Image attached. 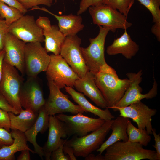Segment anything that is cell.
<instances>
[{
  "label": "cell",
  "mask_w": 160,
  "mask_h": 160,
  "mask_svg": "<svg viewBox=\"0 0 160 160\" xmlns=\"http://www.w3.org/2000/svg\"><path fill=\"white\" fill-rule=\"evenodd\" d=\"M96 84L111 108L121 100L129 87L128 78L120 79L115 70L107 63L103 65L94 75Z\"/></svg>",
  "instance_id": "1"
},
{
  "label": "cell",
  "mask_w": 160,
  "mask_h": 160,
  "mask_svg": "<svg viewBox=\"0 0 160 160\" xmlns=\"http://www.w3.org/2000/svg\"><path fill=\"white\" fill-rule=\"evenodd\" d=\"M113 120L105 121L101 127L89 134L81 137L73 135L70 139H68L64 144L72 148L76 157L85 158L99 148L103 143L111 129Z\"/></svg>",
  "instance_id": "2"
},
{
  "label": "cell",
  "mask_w": 160,
  "mask_h": 160,
  "mask_svg": "<svg viewBox=\"0 0 160 160\" xmlns=\"http://www.w3.org/2000/svg\"><path fill=\"white\" fill-rule=\"evenodd\" d=\"M143 146L128 140L117 141L105 149L104 160H158L155 151L144 149Z\"/></svg>",
  "instance_id": "3"
},
{
  "label": "cell",
  "mask_w": 160,
  "mask_h": 160,
  "mask_svg": "<svg viewBox=\"0 0 160 160\" xmlns=\"http://www.w3.org/2000/svg\"><path fill=\"white\" fill-rule=\"evenodd\" d=\"M23 81L19 71L4 60L2 76L0 82V94L19 113L23 109L19 95Z\"/></svg>",
  "instance_id": "4"
},
{
  "label": "cell",
  "mask_w": 160,
  "mask_h": 160,
  "mask_svg": "<svg viewBox=\"0 0 160 160\" xmlns=\"http://www.w3.org/2000/svg\"><path fill=\"white\" fill-rule=\"evenodd\" d=\"M99 33L94 38L89 39L90 44L86 48L81 47V49L85 64L89 70L94 75L100 68L106 64L105 57V39L110 29L98 26Z\"/></svg>",
  "instance_id": "5"
},
{
  "label": "cell",
  "mask_w": 160,
  "mask_h": 160,
  "mask_svg": "<svg viewBox=\"0 0 160 160\" xmlns=\"http://www.w3.org/2000/svg\"><path fill=\"white\" fill-rule=\"evenodd\" d=\"M88 9L94 24L108 28L113 33L118 29L126 30L132 25L126 16L107 5L102 4Z\"/></svg>",
  "instance_id": "6"
},
{
  "label": "cell",
  "mask_w": 160,
  "mask_h": 160,
  "mask_svg": "<svg viewBox=\"0 0 160 160\" xmlns=\"http://www.w3.org/2000/svg\"><path fill=\"white\" fill-rule=\"evenodd\" d=\"M50 60L46 71L47 80L52 81L60 89L65 86L74 87L77 74L60 55H50Z\"/></svg>",
  "instance_id": "7"
},
{
  "label": "cell",
  "mask_w": 160,
  "mask_h": 160,
  "mask_svg": "<svg viewBox=\"0 0 160 160\" xmlns=\"http://www.w3.org/2000/svg\"><path fill=\"white\" fill-rule=\"evenodd\" d=\"M65 125L68 137L76 135L81 137L94 131L101 127L105 121L99 118H95L84 116L81 113L73 115L63 113L55 116Z\"/></svg>",
  "instance_id": "8"
},
{
  "label": "cell",
  "mask_w": 160,
  "mask_h": 160,
  "mask_svg": "<svg viewBox=\"0 0 160 160\" xmlns=\"http://www.w3.org/2000/svg\"><path fill=\"white\" fill-rule=\"evenodd\" d=\"M47 80L49 95L48 98L45 100L44 106L49 116L64 113L75 115L78 113L83 114L85 112L79 106L71 102L68 96L63 94L52 81Z\"/></svg>",
  "instance_id": "9"
},
{
  "label": "cell",
  "mask_w": 160,
  "mask_h": 160,
  "mask_svg": "<svg viewBox=\"0 0 160 160\" xmlns=\"http://www.w3.org/2000/svg\"><path fill=\"white\" fill-rule=\"evenodd\" d=\"M50 60V55L41 43H26L25 68L27 77H36L41 72L46 71Z\"/></svg>",
  "instance_id": "10"
},
{
  "label": "cell",
  "mask_w": 160,
  "mask_h": 160,
  "mask_svg": "<svg viewBox=\"0 0 160 160\" xmlns=\"http://www.w3.org/2000/svg\"><path fill=\"white\" fill-rule=\"evenodd\" d=\"M142 70L137 73L129 72L126 74L130 81L129 85L124 95L119 102L111 108L123 107L143 99H151L155 97L158 92V84L154 77V82L152 89L146 94H143L142 88L140 85L142 81Z\"/></svg>",
  "instance_id": "11"
},
{
  "label": "cell",
  "mask_w": 160,
  "mask_h": 160,
  "mask_svg": "<svg viewBox=\"0 0 160 160\" xmlns=\"http://www.w3.org/2000/svg\"><path fill=\"white\" fill-rule=\"evenodd\" d=\"M81 41L76 35L66 37L60 54L80 78L89 71L81 51Z\"/></svg>",
  "instance_id": "12"
},
{
  "label": "cell",
  "mask_w": 160,
  "mask_h": 160,
  "mask_svg": "<svg viewBox=\"0 0 160 160\" xmlns=\"http://www.w3.org/2000/svg\"><path fill=\"white\" fill-rule=\"evenodd\" d=\"M112 109L114 111H119L120 116L132 119L141 130H146L148 134H152V117L156 114V109L149 108L141 100L126 107Z\"/></svg>",
  "instance_id": "13"
},
{
  "label": "cell",
  "mask_w": 160,
  "mask_h": 160,
  "mask_svg": "<svg viewBox=\"0 0 160 160\" xmlns=\"http://www.w3.org/2000/svg\"><path fill=\"white\" fill-rule=\"evenodd\" d=\"M9 32L25 43L44 41L43 30L37 26L33 15L23 16L9 26Z\"/></svg>",
  "instance_id": "14"
},
{
  "label": "cell",
  "mask_w": 160,
  "mask_h": 160,
  "mask_svg": "<svg viewBox=\"0 0 160 160\" xmlns=\"http://www.w3.org/2000/svg\"><path fill=\"white\" fill-rule=\"evenodd\" d=\"M40 82L37 76L27 77L23 83L19 95L22 107L37 113H39L45 101Z\"/></svg>",
  "instance_id": "15"
},
{
  "label": "cell",
  "mask_w": 160,
  "mask_h": 160,
  "mask_svg": "<svg viewBox=\"0 0 160 160\" xmlns=\"http://www.w3.org/2000/svg\"><path fill=\"white\" fill-rule=\"evenodd\" d=\"M26 43L9 32L4 42V61L15 67L24 76L25 74V56Z\"/></svg>",
  "instance_id": "16"
},
{
  "label": "cell",
  "mask_w": 160,
  "mask_h": 160,
  "mask_svg": "<svg viewBox=\"0 0 160 160\" xmlns=\"http://www.w3.org/2000/svg\"><path fill=\"white\" fill-rule=\"evenodd\" d=\"M47 140L43 147L44 156L50 160L52 153L68 139L65 123L55 115H50Z\"/></svg>",
  "instance_id": "17"
},
{
  "label": "cell",
  "mask_w": 160,
  "mask_h": 160,
  "mask_svg": "<svg viewBox=\"0 0 160 160\" xmlns=\"http://www.w3.org/2000/svg\"><path fill=\"white\" fill-rule=\"evenodd\" d=\"M74 87L79 92L83 93L97 106L108 108V104L100 91L97 86L94 75L88 71L84 76L79 78L75 81Z\"/></svg>",
  "instance_id": "18"
},
{
  "label": "cell",
  "mask_w": 160,
  "mask_h": 160,
  "mask_svg": "<svg viewBox=\"0 0 160 160\" xmlns=\"http://www.w3.org/2000/svg\"><path fill=\"white\" fill-rule=\"evenodd\" d=\"M39 9L45 12L54 16L58 21L60 31L65 36L76 35L83 30L84 25L82 23V18L80 15H74L72 13L67 15H56L44 7L40 8L36 6L30 10Z\"/></svg>",
  "instance_id": "19"
},
{
  "label": "cell",
  "mask_w": 160,
  "mask_h": 160,
  "mask_svg": "<svg viewBox=\"0 0 160 160\" xmlns=\"http://www.w3.org/2000/svg\"><path fill=\"white\" fill-rule=\"evenodd\" d=\"M49 115L45 110L44 105L39 112L37 118L31 127L24 132L27 141L32 144L35 153L42 159L44 156L43 147L37 143L36 138L39 132L44 133L48 128Z\"/></svg>",
  "instance_id": "20"
},
{
  "label": "cell",
  "mask_w": 160,
  "mask_h": 160,
  "mask_svg": "<svg viewBox=\"0 0 160 160\" xmlns=\"http://www.w3.org/2000/svg\"><path fill=\"white\" fill-rule=\"evenodd\" d=\"M139 50V45L132 40L126 30H125L121 36L115 39L108 47L106 52L110 55L121 54L126 59H129L135 55Z\"/></svg>",
  "instance_id": "21"
},
{
  "label": "cell",
  "mask_w": 160,
  "mask_h": 160,
  "mask_svg": "<svg viewBox=\"0 0 160 160\" xmlns=\"http://www.w3.org/2000/svg\"><path fill=\"white\" fill-rule=\"evenodd\" d=\"M65 91L71 96V98L85 112L91 113L105 121L112 119L115 118L108 108L102 109L96 107L89 102L84 95L81 92L76 91L73 88L65 86Z\"/></svg>",
  "instance_id": "22"
},
{
  "label": "cell",
  "mask_w": 160,
  "mask_h": 160,
  "mask_svg": "<svg viewBox=\"0 0 160 160\" xmlns=\"http://www.w3.org/2000/svg\"><path fill=\"white\" fill-rule=\"evenodd\" d=\"M129 118L120 116L114 120L111 126L112 132L108 139L104 142L100 148L97 150L101 154L108 146L116 142L128 140L127 128Z\"/></svg>",
  "instance_id": "23"
},
{
  "label": "cell",
  "mask_w": 160,
  "mask_h": 160,
  "mask_svg": "<svg viewBox=\"0 0 160 160\" xmlns=\"http://www.w3.org/2000/svg\"><path fill=\"white\" fill-rule=\"evenodd\" d=\"M11 133L14 139L13 143L0 148V160H14L15 153L24 149H27L33 153L34 151L30 149L27 144L24 132L18 130H12Z\"/></svg>",
  "instance_id": "24"
},
{
  "label": "cell",
  "mask_w": 160,
  "mask_h": 160,
  "mask_svg": "<svg viewBox=\"0 0 160 160\" xmlns=\"http://www.w3.org/2000/svg\"><path fill=\"white\" fill-rule=\"evenodd\" d=\"M10 121L11 129L23 132L30 128L36 121L39 113L29 109H22L18 116L8 112Z\"/></svg>",
  "instance_id": "25"
},
{
  "label": "cell",
  "mask_w": 160,
  "mask_h": 160,
  "mask_svg": "<svg viewBox=\"0 0 160 160\" xmlns=\"http://www.w3.org/2000/svg\"><path fill=\"white\" fill-rule=\"evenodd\" d=\"M43 33L44 38V48L47 52H51L56 55H60L66 37L60 31L58 26L52 25L50 30L43 31Z\"/></svg>",
  "instance_id": "26"
},
{
  "label": "cell",
  "mask_w": 160,
  "mask_h": 160,
  "mask_svg": "<svg viewBox=\"0 0 160 160\" xmlns=\"http://www.w3.org/2000/svg\"><path fill=\"white\" fill-rule=\"evenodd\" d=\"M127 132L128 141L139 143L143 146H147L151 140V136L146 130H141L135 127L129 120L128 121Z\"/></svg>",
  "instance_id": "27"
},
{
  "label": "cell",
  "mask_w": 160,
  "mask_h": 160,
  "mask_svg": "<svg viewBox=\"0 0 160 160\" xmlns=\"http://www.w3.org/2000/svg\"><path fill=\"white\" fill-rule=\"evenodd\" d=\"M150 12L154 23L151 31L155 33L160 32V0H137Z\"/></svg>",
  "instance_id": "28"
},
{
  "label": "cell",
  "mask_w": 160,
  "mask_h": 160,
  "mask_svg": "<svg viewBox=\"0 0 160 160\" xmlns=\"http://www.w3.org/2000/svg\"><path fill=\"white\" fill-rule=\"evenodd\" d=\"M0 15L2 19H5L9 26L18 20L24 15L19 9L7 5L0 1Z\"/></svg>",
  "instance_id": "29"
},
{
  "label": "cell",
  "mask_w": 160,
  "mask_h": 160,
  "mask_svg": "<svg viewBox=\"0 0 160 160\" xmlns=\"http://www.w3.org/2000/svg\"><path fill=\"white\" fill-rule=\"evenodd\" d=\"M134 0H103V4L116 9L127 17Z\"/></svg>",
  "instance_id": "30"
},
{
  "label": "cell",
  "mask_w": 160,
  "mask_h": 160,
  "mask_svg": "<svg viewBox=\"0 0 160 160\" xmlns=\"http://www.w3.org/2000/svg\"><path fill=\"white\" fill-rule=\"evenodd\" d=\"M26 9H27L42 4L48 7L51 6L52 1L51 0H17Z\"/></svg>",
  "instance_id": "31"
},
{
  "label": "cell",
  "mask_w": 160,
  "mask_h": 160,
  "mask_svg": "<svg viewBox=\"0 0 160 160\" xmlns=\"http://www.w3.org/2000/svg\"><path fill=\"white\" fill-rule=\"evenodd\" d=\"M3 128H0V148L12 144L14 142L10 132Z\"/></svg>",
  "instance_id": "32"
},
{
  "label": "cell",
  "mask_w": 160,
  "mask_h": 160,
  "mask_svg": "<svg viewBox=\"0 0 160 160\" xmlns=\"http://www.w3.org/2000/svg\"><path fill=\"white\" fill-rule=\"evenodd\" d=\"M102 2L103 0H81L77 15H80L86 11L90 7L101 4H103Z\"/></svg>",
  "instance_id": "33"
},
{
  "label": "cell",
  "mask_w": 160,
  "mask_h": 160,
  "mask_svg": "<svg viewBox=\"0 0 160 160\" xmlns=\"http://www.w3.org/2000/svg\"><path fill=\"white\" fill-rule=\"evenodd\" d=\"M66 141L62 143L57 149L52 153L50 160H71L69 156L65 155L63 151V146Z\"/></svg>",
  "instance_id": "34"
},
{
  "label": "cell",
  "mask_w": 160,
  "mask_h": 160,
  "mask_svg": "<svg viewBox=\"0 0 160 160\" xmlns=\"http://www.w3.org/2000/svg\"><path fill=\"white\" fill-rule=\"evenodd\" d=\"M0 128L9 132L11 129L10 121L8 112L0 108Z\"/></svg>",
  "instance_id": "35"
},
{
  "label": "cell",
  "mask_w": 160,
  "mask_h": 160,
  "mask_svg": "<svg viewBox=\"0 0 160 160\" xmlns=\"http://www.w3.org/2000/svg\"><path fill=\"white\" fill-rule=\"evenodd\" d=\"M9 27L4 20L0 19V50L3 49L4 38L9 32Z\"/></svg>",
  "instance_id": "36"
},
{
  "label": "cell",
  "mask_w": 160,
  "mask_h": 160,
  "mask_svg": "<svg viewBox=\"0 0 160 160\" xmlns=\"http://www.w3.org/2000/svg\"><path fill=\"white\" fill-rule=\"evenodd\" d=\"M37 26L43 31H48L52 28L50 21L47 17L39 16L36 20Z\"/></svg>",
  "instance_id": "37"
},
{
  "label": "cell",
  "mask_w": 160,
  "mask_h": 160,
  "mask_svg": "<svg viewBox=\"0 0 160 160\" xmlns=\"http://www.w3.org/2000/svg\"><path fill=\"white\" fill-rule=\"evenodd\" d=\"M0 108L8 112H12L15 115L18 114L19 113L13 108L6 99L0 94Z\"/></svg>",
  "instance_id": "38"
},
{
  "label": "cell",
  "mask_w": 160,
  "mask_h": 160,
  "mask_svg": "<svg viewBox=\"0 0 160 160\" xmlns=\"http://www.w3.org/2000/svg\"><path fill=\"white\" fill-rule=\"evenodd\" d=\"M7 5L15 7L20 10L23 14L28 12V10L24 8L17 0H0Z\"/></svg>",
  "instance_id": "39"
},
{
  "label": "cell",
  "mask_w": 160,
  "mask_h": 160,
  "mask_svg": "<svg viewBox=\"0 0 160 160\" xmlns=\"http://www.w3.org/2000/svg\"><path fill=\"white\" fill-rule=\"evenodd\" d=\"M152 134H153L154 138L155 141V145H153L156 149V153L158 159L160 160V133L157 134L155 129L152 128Z\"/></svg>",
  "instance_id": "40"
},
{
  "label": "cell",
  "mask_w": 160,
  "mask_h": 160,
  "mask_svg": "<svg viewBox=\"0 0 160 160\" xmlns=\"http://www.w3.org/2000/svg\"><path fill=\"white\" fill-rule=\"evenodd\" d=\"M63 151L65 154L68 155L71 160H76V156L74 155L72 148L64 144L63 147Z\"/></svg>",
  "instance_id": "41"
},
{
  "label": "cell",
  "mask_w": 160,
  "mask_h": 160,
  "mask_svg": "<svg viewBox=\"0 0 160 160\" xmlns=\"http://www.w3.org/2000/svg\"><path fill=\"white\" fill-rule=\"evenodd\" d=\"M21 154L17 157V160H30L31 157L29 151L27 149L21 151Z\"/></svg>",
  "instance_id": "42"
},
{
  "label": "cell",
  "mask_w": 160,
  "mask_h": 160,
  "mask_svg": "<svg viewBox=\"0 0 160 160\" xmlns=\"http://www.w3.org/2000/svg\"><path fill=\"white\" fill-rule=\"evenodd\" d=\"M4 55L5 51L3 48V49L0 50V82L2 79L3 75V65Z\"/></svg>",
  "instance_id": "43"
},
{
  "label": "cell",
  "mask_w": 160,
  "mask_h": 160,
  "mask_svg": "<svg viewBox=\"0 0 160 160\" xmlns=\"http://www.w3.org/2000/svg\"><path fill=\"white\" fill-rule=\"evenodd\" d=\"M85 158L86 160H104V156L100 153L96 156L90 153Z\"/></svg>",
  "instance_id": "44"
},
{
  "label": "cell",
  "mask_w": 160,
  "mask_h": 160,
  "mask_svg": "<svg viewBox=\"0 0 160 160\" xmlns=\"http://www.w3.org/2000/svg\"><path fill=\"white\" fill-rule=\"evenodd\" d=\"M0 19H2L1 18V16L0 15Z\"/></svg>",
  "instance_id": "45"
},
{
  "label": "cell",
  "mask_w": 160,
  "mask_h": 160,
  "mask_svg": "<svg viewBox=\"0 0 160 160\" xmlns=\"http://www.w3.org/2000/svg\"><path fill=\"white\" fill-rule=\"evenodd\" d=\"M51 1H53V0H51ZM55 0V1H56V0Z\"/></svg>",
  "instance_id": "46"
},
{
  "label": "cell",
  "mask_w": 160,
  "mask_h": 160,
  "mask_svg": "<svg viewBox=\"0 0 160 160\" xmlns=\"http://www.w3.org/2000/svg\"><path fill=\"white\" fill-rule=\"evenodd\" d=\"M73 0V1H74V0Z\"/></svg>",
  "instance_id": "47"
}]
</instances>
